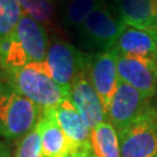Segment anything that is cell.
Returning a JSON list of instances; mask_svg holds the SVG:
<instances>
[{
	"label": "cell",
	"mask_w": 157,
	"mask_h": 157,
	"mask_svg": "<svg viewBox=\"0 0 157 157\" xmlns=\"http://www.w3.org/2000/svg\"><path fill=\"white\" fill-rule=\"evenodd\" d=\"M121 157H157V124L143 118L118 132Z\"/></svg>",
	"instance_id": "cell-6"
},
{
	"label": "cell",
	"mask_w": 157,
	"mask_h": 157,
	"mask_svg": "<svg viewBox=\"0 0 157 157\" xmlns=\"http://www.w3.org/2000/svg\"><path fill=\"white\" fill-rule=\"evenodd\" d=\"M122 26L118 14L102 0L76 32L78 43L83 49L90 51L89 54L109 51Z\"/></svg>",
	"instance_id": "cell-3"
},
{
	"label": "cell",
	"mask_w": 157,
	"mask_h": 157,
	"mask_svg": "<svg viewBox=\"0 0 157 157\" xmlns=\"http://www.w3.org/2000/svg\"><path fill=\"white\" fill-rule=\"evenodd\" d=\"M0 79L12 85L20 94L32 100L41 109H50L59 105L69 97L52 79L45 62H32L26 67L13 71L0 70Z\"/></svg>",
	"instance_id": "cell-1"
},
{
	"label": "cell",
	"mask_w": 157,
	"mask_h": 157,
	"mask_svg": "<svg viewBox=\"0 0 157 157\" xmlns=\"http://www.w3.org/2000/svg\"><path fill=\"white\" fill-rule=\"evenodd\" d=\"M102 0H64L62 4V22L67 30L77 32L91 12Z\"/></svg>",
	"instance_id": "cell-16"
},
{
	"label": "cell",
	"mask_w": 157,
	"mask_h": 157,
	"mask_svg": "<svg viewBox=\"0 0 157 157\" xmlns=\"http://www.w3.org/2000/svg\"><path fill=\"white\" fill-rule=\"evenodd\" d=\"M154 121H155V124H157V111H156V113H155V115H154Z\"/></svg>",
	"instance_id": "cell-23"
},
{
	"label": "cell",
	"mask_w": 157,
	"mask_h": 157,
	"mask_svg": "<svg viewBox=\"0 0 157 157\" xmlns=\"http://www.w3.org/2000/svg\"><path fill=\"white\" fill-rule=\"evenodd\" d=\"M22 14L17 0H0V42L14 33Z\"/></svg>",
	"instance_id": "cell-18"
},
{
	"label": "cell",
	"mask_w": 157,
	"mask_h": 157,
	"mask_svg": "<svg viewBox=\"0 0 157 157\" xmlns=\"http://www.w3.org/2000/svg\"><path fill=\"white\" fill-rule=\"evenodd\" d=\"M109 51L117 56L141 57L157 63V36L148 30L124 23Z\"/></svg>",
	"instance_id": "cell-10"
},
{
	"label": "cell",
	"mask_w": 157,
	"mask_h": 157,
	"mask_svg": "<svg viewBox=\"0 0 157 157\" xmlns=\"http://www.w3.org/2000/svg\"><path fill=\"white\" fill-rule=\"evenodd\" d=\"M154 105L157 107V93H156V95H155V101H154Z\"/></svg>",
	"instance_id": "cell-24"
},
{
	"label": "cell",
	"mask_w": 157,
	"mask_h": 157,
	"mask_svg": "<svg viewBox=\"0 0 157 157\" xmlns=\"http://www.w3.org/2000/svg\"><path fill=\"white\" fill-rule=\"evenodd\" d=\"M115 10L122 23L157 36V0H115Z\"/></svg>",
	"instance_id": "cell-13"
},
{
	"label": "cell",
	"mask_w": 157,
	"mask_h": 157,
	"mask_svg": "<svg viewBox=\"0 0 157 157\" xmlns=\"http://www.w3.org/2000/svg\"><path fill=\"white\" fill-rule=\"evenodd\" d=\"M13 157H43L37 126L21 139Z\"/></svg>",
	"instance_id": "cell-20"
},
{
	"label": "cell",
	"mask_w": 157,
	"mask_h": 157,
	"mask_svg": "<svg viewBox=\"0 0 157 157\" xmlns=\"http://www.w3.org/2000/svg\"><path fill=\"white\" fill-rule=\"evenodd\" d=\"M69 98L92 130L106 121V113L99 95L85 69L75 78L69 90Z\"/></svg>",
	"instance_id": "cell-9"
},
{
	"label": "cell",
	"mask_w": 157,
	"mask_h": 157,
	"mask_svg": "<svg viewBox=\"0 0 157 157\" xmlns=\"http://www.w3.org/2000/svg\"><path fill=\"white\" fill-rule=\"evenodd\" d=\"M91 149L95 157H121L118 133L109 122L91 130Z\"/></svg>",
	"instance_id": "cell-15"
},
{
	"label": "cell",
	"mask_w": 157,
	"mask_h": 157,
	"mask_svg": "<svg viewBox=\"0 0 157 157\" xmlns=\"http://www.w3.org/2000/svg\"><path fill=\"white\" fill-rule=\"evenodd\" d=\"M157 107L151 98L142 94L140 91L119 79L107 112L106 121L115 128L117 133L127 128L143 118L154 117Z\"/></svg>",
	"instance_id": "cell-4"
},
{
	"label": "cell",
	"mask_w": 157,
	"mask_h": 157,
	"mask_svg": "<svg viewBox=\"0 0 157 157\" xmlns=\"http://www.w3.org/2000/svg\"><path fill=\"white\" fill-rule=\"evenodd\" d=\"M85 157H95L94 155H93V152H92V149H91V151H89L85 155Z\"/></svg>",
	"instance_id": "cell-22"
},
{
	"label": "cell",
	"mask_w": 157,
	"mask_h": 157,
	"mask_svg": "<svg viewBox=\"0 0 157 157\" xmlns=\"http://www.w3.org/2000/svg\"><path fill=\"white\" fill-rule=\"evenodd\" d=\"M87 54L62 39H55L48 47L45 64L52 79L69 91L75 78L86 69Z\"/></svg>",
	"instance_id": "cell-5"
},
{
	"label": "cell",
	"mask_w": 157,
	"mask_h": 157,
	"mask_svg": "<svg viewBox=\"0 0 157 157\" xmlns=\"http://www.w3.org/2000/svg\"><path fill=\"white\" fill-rule=\"evenodd\" d=\"M29 63L30 61L26 52L13 34L2 42H0V70H19Z\"/></svg>",
	"instance_id": "cell-17"
},
{
	"label": "cell",
	"mask_w": 157,
	"mask_h": 157,
	"mask_svg": "<svg viewBox=\"0 0 157 157\" xmlns=\"http://www.w3.org/2000/svg\"><path fill=\"white\" fill-rule=\"evenodd\" d=\"M13 35L22 47L30 63L45 61L49 41L47 29L42 23L22 14Z\"/></svg>",
	"instance_id": "cell-12"
},
{
	"label": "cell",
	"mask_w": 157,
	"mask_h": 157,
	"mask_svg": "<svg viewBox=\"0 0 157 157\" xmlns=\"http://www.w3.org/2000/svg\"><path fill=\"white\" fill-rule=\"evenodd\" d=\"M41 148L43 157H67L70 154V143L65 134L57 124L54 108L42 109L37 122Z\"/></svg>",
	"instance_id": "cell-14"
},
{
	"label": "cell",
	"mask_w": 157,
	"mask_h": 157,
	"mask_svg": "<svg viewBox=\"0 0 157 157\" xmlns=\"http://www.w3.org/2000/svg\"><path fill=\"white\" fill-rule=\"evenodd\" d=\"M22 13L44 25H50L54 20L55 6L52 0H17Z\"/></svg>",
	"instance_id": "cell-19"
},
{
	"label": "cell",
	"mask_w": 157,
	"mask_h": 157,
	"mask_svg": "<svg viewBox=\"0 0 157 157\" xmlns=\"http://www.w3.org/2000/svg\"><path fill=\"white\" fill-rule=\"evenodd\" d=\"M117 71L120 80L135 87L148 98H155L157 93L156 62L141 57L117 56Z\"/></svg>",
	"instance_id": "cell-8"
},
{
	"label": "cell",
	"mask_w": 157,
	"mask_h": 157,
	"mask_svg": "<svg viewBox=\"0 0 157 157\" xmlns=\"http://www.w3.org/2000/svg\"><path fill=\"white\" fill-rule=\"evenodd\" d=\"M57 124L70 143V152L91 148V129L67 97L54 108Z\"/></svg>",
	"instance_id": "cell-11"
},
{
	"label": "cell",
	"mask_w": 157,
	"mask_h": 157,
	"mask_svg": "<svg viewBox=\"0 0 157 157\" xmlns=\"http://www.w3.org/2000/svg\"><path fill=\"white\" fill-rule=\"evenodd\" d=\"M0 157H11V148L10 146L0 140Z\"/></svg>",
	"instance_id": "cell-21"
},
{
	"label": "cell",
	"mask_w": 157,
	"mask_h": 157,
	"mask_svg": "<svg viewBox=\"0 0 157 157\" xmlns=\"http://www.w3.org/2000/svg\"><path fill=\"white\" fill-rule=\"evenodd\" d=\"M52 1H54V2H57V1H59V2H63L64 0H52Z\"/></svg>",
	"instance_id": "cell-25"
},
{
	"label": "cell",
	"mask_w": 157,
	"mask_h": 157,
	"mask_svg": "<svg viewBox=\"0 0 157 157\" xmlns=\"http://www.w3.org/2000/svg\"><path fill=\"white\" fill-rule=\"evenodd\" d=\"M86 71L91 83L100 98L107 119L109 104L119 83L117 56L112 51L87 54Z\"/></svg>",
	"instance_id": "cell-7"
},
{
	"label": "cell",
	"mask_w": 157,
	"mask_h": 157,
	"mask_svg": "<svg viewBox=\"0 0 157 157\" xmlns=\"http://www.w3.org/2000/svg\"><path fill=\"white\" fill-rule=\"evenodd\" d=\"M42 109L0 79V137L22 139L36 126Z\"/></svg>",
	"instance_id": "cell-2"
}]
</instances>
